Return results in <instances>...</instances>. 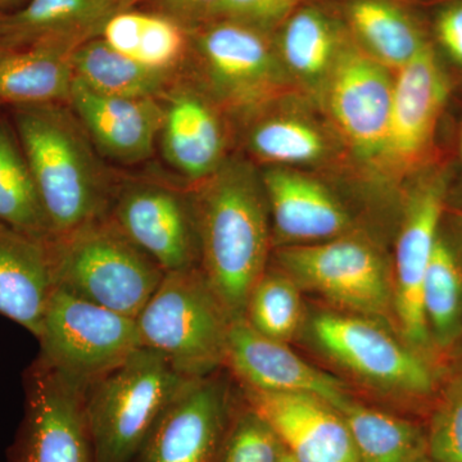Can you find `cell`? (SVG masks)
Returning a JSON list of instances; mask_svg holds the SVG:
<instances>
[{
    "label": "cell",
    "mask_w": 462,
    "mask_h": 462,
    "mask_svg": "<svg viewBox=\"0 0 462 462\" xmlns=\"http://www.w3.org/2000/svg\"><path fill=\"white\" fill-rule=\"evenodd\" d=\"M72 69L76 79L106 96L162 99L175 87V72L136 62L100 36L74 51Z\"/></svg>",
    "instance_id": "25"
},
{
    "label": "cell",
    "mask_w": 462,
    "mask_h": 462,
    "mask_svg": "<svg viewBox=\"0 0 462 462\" xmlns=\"http://www.w3.org/2000/svg\"><path fill=\"white\" fill-rule=\"evenodd\" d=\"M21 0H0V9L7 8L9 5H16Z\"/></svg>",
    "instance_id": "39"
},
{
    "label": "cell",
    "mask_w": 462,
    "mask_h": 462,
    "mask_svg": "<svg viewBox=\"0 0 462 462\" xmlns=\"http://www.w3.org/2000/svg\"><path fill=\"white\" fill-rule=\"evenodd\" d=\"M75 51L63 45L0 51V105L69 103Z\"/></svg>",
    "instance_id": "23"
},
{
    "label": "cell",
    "mask_w": 462,
    "mask_h": 462,
    "mask_svg": "<svg viewBox=\"0 0 462 462\" xmlns=\"http://www.w3.org/2000/svg\"><path fill=\"white\" fill-rule=\"evenodd\" d=\"M12 124L50 221L51 238L109 214L115 191L71 108L63 103L14 106Z\"/></svg>",
    "instance_id": "1"
},
{
    "label": "cell",
    "mask_w": 462,
    "mask_h": 462,
    "mask_svg": "<svg viewBox=\"0 0 462 462\" xmlns=\"http://www.w3.org/2000/svg\"><path fill=\"white\" fill-rule=\"evenodd\" d=\"M339 413L361 462H415L427 455V431L415 422L352 400Z\"/></svg>",
    "instance_id": "27"
},
{
    "label": "cell",
    "mask_w": 462,
    "mask_h": 462,
    "mask_svg": "<svg viewBox=\"0 0 462 462\" xmlns=\"http://www.w3.org/2000/svg\"><path fill=\"white\" fill-rule=\"evenodd\" d=\"M23 384L25 410L8 462H96L85 412L87 385L38 358Z\"/></svg>",
    "instance_id": "7"
},
{
    "label": "cell",
    "mask_w": 462,
    "mask_h": 462,
    "mask_svg": "<svg viewBox=\"0 0 462 462\" xmlns=\"http://www.w3.org/2000/svg\"><path fill=\"white\" fill-rule=\"evenodd\" d=\"M302 0H217L209 21L227 20L269 32L282 25Z\"/></svg>",
    "instance_id": "35"
},
{
    "label": "cell",
    "mask_w": 462,
    "mask_h": 462,
    "mask_svg": "<svg viewBox=\"0 0 462 462\" xmlns=\"http://www.w3.org/2000/svg\"><path fill=\"white\" fill-rule=\"evenodd\" d=\"M191 379L141 346L87 388L85 412L96 462H132L176 394Z\"/></svg>",
    "instance_id": "4"
},
{
    "label": "cell",
    "mask_w": 462,
    "mask_h": 462,
    "mask_svg": "<svg viewBox=\"0 0 462 462\" xmlns=\"http://www.w3.org/2000/svg\"><path fill=\"white\" fill-rule=\"evenodd\" d=\"M56 287L136 320L165 273L109 216L50 240Z\"/></svg>",
    "instance_id": "3"
},
{
    "label": "cell",
    "mask_w": 462,
    "mask_h": 462,
    "mask_svg": "<svg viewBox=\"0 0 462 462\" xmlns=\"http://www.w3.org/2000/svg\"><path fill=\"white\" fill-rule=\"evenodd\" d=\"M56 288L50 240L0 223V315L36 338Z\"/></svg>",
    "instance_id": "19"
},
{
    "label": "cell",
    "mask_w": 462,
    "mask_h": 462,
    "mask_svg": "<svg viewBox=\"0 0 462 462\" xmlns=\"http://www.w3.org/2000/svg\"><path fill=\"white\" fill-rule=\"evenodd\" d=\"M243 318L261 336L287 343L302 320L296 282L282 273H263L249 294Z\"/></svg>",
    "instance_id": "31"
},
{
    "label": "cell",
    "mask_w": 462,
    "mask_h": 462,
    "mask_svg": "<svg viewBox=\"0 0 462 462\" xmlns=\"http://www.w3.org/2000/svg\"><path fill=\"white\" fill-rule=\"evenodd\" d=\"M415 462H431L430 460V457H428V455L422 456V457L419 458V460H416Z\"/></svg>",
    "instance_id": "40"
},
{
    "label": "cell",
    "mask_w": 462,
    "mask_h": 462,
    "mask_svg": "<svg viewBox=\"0 0 462 462\" xmlns=\"http://www.w3.org/2000/svg\"><path fill=\"white\" fill-rule=\"evenodd\" d=\"M245 398L298 462H361L345 419L320 398L248 388Z\"/></svg>",
    "instance_id": "13"
},
{
    "label": "cell",
    "mask_w": 462,
    "mask_h": 462,
    "mask_svg": "<svg viewBox=\"0 0 462 462\" xmlns=\"http://www.w3.org/2000/svg\"><path fill=\"white\" fill-rule=\"evenodd\" d=\"M215 173L193 205L200 270L233 320L245 316L249 294L264 273L266 208L248 167H218Z\"/></svg>",
    "instance_id": "2"
},
{
    "label": "cell",
    "mask_w": 462,
    "mask_h": 462,
    "mask_svg": "<svg viewBox=\"0 0 462 462\" xmlns=\"http://www.w3.org/2000/svg\"><path fill=\"white\" fill-rule=\"evenodd\" d=\"M36 339L39 361L87 387L142 346L136 320L62 288L51 294Z\"/></svg>",
    "instance_id": "6"
},
{
    "label": "cell",
    "mask_w": 462,
    "mask_h": 462,
    "mask_svg": "<svg viewBox=\"0 0 462 462\" xmlns=\"http://www.w3.org/2000/svg\"><path fill=\"white\" fill-rule=\"evenodd\" d=\"M281 462H298L296 458L291 457V455L288 454L287 449L282 447V454Z\"/></svg>",
    "instance_id": "38"
},
{
    "label": "cell",
    "mask_w": 462,
    "mask_h": 462,
    "mask_svg": "<svg viewBox=\"0 0 462 462\" xmlns=\"http://www.w3.org/2000/svg\"><path fill=\"white\" fill-rule=\"evenodd\" d=\"M0 51H2V50H0Z\"/></svg>",
    "instance_id": "45"
},
{
    "label": "cell",
    "mask_w": 462,
    "mask_h": 462,
    "mask_svg": "<svg viewBox=\"0 0 462 462\" xmlns=\"http://www.w3.org/2000/svg\"><path fill=\"white\" fill-rule=\"evenodd\" d=\"M436 32L447 53L462 65V2L452 3L440 11Z\"/></svg>",
    "instance_id": "37"
},
{
    "label": "cell",
    "mask_w": 462,
    "mask_h": 462,
    "mask_svg": "<svg viewBox=\"0 0 462 462\" xmlns=\"http://www.w3.org/2000/svg\"><path fill=\"white\" fill-rule=\"evenodd\" d=\"M230 321L199 267L165 273L136 318L142 346L188 379L205 378L224 365Z\"/></svg>",
    "instance_id": "5"
},
{
    "label": "cell",
    "mask_w": 462,
    "mask_h": 462,
    "mask_svg": "<svg viewBox=\"0 0 462 462\" xmlns=\"http://www.w3.org/2000/svg\"><path fill=\"white\" fill-rule=\"evenodd\" d=\"M154 12L171 18L191 32L208 23L217 0H149Z\"/></svg>",
    "instance_id": "36"
},
{
    "label": "cell",
    "mask_w": 462,
    "mask_h": 462,
    "mask_svg": "<svg viewBox=\"0 0 462 462\" xmlns=\"http://www.w3.org/2000/svg\"><path fill=\"white\" fill-rule=\"evenodd\" d=\"M249 145L257 156L281 163L311 162L324 152L320 134L291 118H273L258 124L249 135Z\"/></svg>",
    "instance_id": "32"
},
{
    "label": "cell",
    "mask_w": 462,
    "mask_h": 462,
    "mask_svg": "<svg viewBox=\"0 0 462 462\" xmlns=\"http://www.w3.org/2000/svg\"><path fill=\"white\" fill-rule=\"evenodd\" d=\"M346 17L365 47L396 69L411 62L428 45L412 18L389 0H352Z\"/></svg>",
    "instance_id": "28"
},
{
    "label": "cell",
    "mask_w": 462,
    "mask_h": 462,
    "mask_svg": "<svg viewBox=\"0 0 462 462\" xmlns=\"http://www.w3.org/2000/svg\"><path fill=\"white\" fill-rule=\"evenodd\" d=\"M120 2H123V3H124V5H126V7H127V8H132V7H130V5H127L126 0H120Z\"/></svg>",
    "instance_id": "43"
},
{
    "label": "cell",
    "mask_w": 462,
    "mask_h": 462,
    "mask_svg": "<svg viewBox=\"0 0 462 462\" xmlns=\"http://www.w3.org/2000/svg\"><path fill=\"white\" fill-rule=\"evenodd\" d=\"M100 38L136 62L173 72L190 48V33L180 23L158 12L132 8L116 12Z\"/></svg>",
    "instance_id": "24"
},
{
    "label": "cell",
    "mask_w": 462,
    "mask_h": 462,
    "mask_svg": "<svg viewBox=\"0 0 462 462\" xmlns=\"http://www.w3.org/2000/svg\"><path fill=\"white\" fill-rule=\"evenodd\" d=\"M461 153H462V135H461Z\"/></svg>",
    "instance_id": "44"
},
{
    "label": "cell",
    "mask_w": 462,
    "mask_h": 462,
    "mask_svg": "<svg viewBox=\"0 0 462 462\" xmlns=\"http://www.w3.org/2000/svg\"><path fill=\"white\" fill-rule=\"evenodd\" d=\"M189 33L212 85L225 99L248 102L272 81L275 57L266 32L234 21L214 20Z\"/></svg>",
    "instance_id": "17"
},
{
    "label": "cell",
    "mask_w": 462,
    "mask_h": 462,
    "mask_svg": "<svg viewBox=\"0 0 462 462\" xmlns=\"http://www.w3.org/2000/svg\"><path fill=\"white\" fill-rule=\"evenodd\" d=\"M442 182H431L413 197L396 249L393 307L404 338L420 351L430 345L422 311V282L430 263L443 212Z\"/></svg>",
    "instance_id": "15"
},
{
    "label": "cell",
    "mask_w": 462,
    "mask_h": 462,
    "mask_svg": "<svg viewBox=\"0 0 462 462\" xmlns=\"http://www.w3.org/2000/svg\"><path fill=\"white\" fill-rule=\"evenodd\" d=\"M461 342H462V337H461L460 340H458L457 343H461ZM457 373L462 374V349H461V356H460V366H458Z\"/></svg>",
    "instance_id": "41"
},
{
    "label": "cell",
    "mask_w": 462,
    "mask_h": 462,
    "mask_svg": "<svg viewBox=\"0 0 462 462\" xmlns=\"http://www.w3.org/2000/svg\"><path fill=\"white\" fill-rule=\"evenodd\" d=\"M160 139L169 165L190 180L220 167L224 135L214 109L199 94L173 87L165 96Z\"/></svg>",
    "instance_id": "21"
},
{
    "label": "cell",
    "mask_w": 462,
    "mask_h": 462,
    "mask_svg": "<svg viewBox=\"0 0 462 462\" xmlns=\"http://www.w3.org/2000/svg\"><path fill=\"white\" fill-rule=\"evenodd\" d=\"M421 300L431 342L440 349L457 345L462 337V264L440 236L425 273Z\"/></svg>",
    "instance_id": "29"
},
{
    "label": "cell",
    "mask_w": 462,
    "mask_h": 462,
    "mask_svg": "<svg viewBox=\"0 0 462 462\" xmlns=\"http://www.w3.org/2000/svg\"><path fill=\"white\" fill-rule=\"evenodd\" d=\"M126 8L120 0H26L16 11L0 12V50L39 45L78 50L99 38L109 18Z\"/></svg>",
    "instance_id": "18"
},
{
    "label": "cell",
    "mask_w": 462,
    "mask_h": 462,
    "mask_svg": "<svg viewBox=\"0 0 462 462\" xmlns=\"http://www.w3.org/2000/svg\"><path fill=\"white\" fill-rule=\"evenodd\" d=\"M282 445L272 428L245 406L230 416L217 462H281Z\"/></svg>",
    "instance_id": "34"
},
{
    "label": "cell",
    "mask_w": 462,
    "mask_h": 462,
    "mask_svg": "<svg viewBox=\"0 0 462 462\" xmlns=\"http://www.w3.org/2000/svg\"><path fill=\"white\" fill-rule=\"evenodd\" d=\"M263 184L276 230L285 239L330 240L346 230L345 209L318 181L272 170L264 175Z\"/></svg>",
    "instance_id": "22"
},
{
    "label": "cell",
    "mask_w": 462,
    "mask_h": 462,
    "mask_svg": "<svg viewBox=\"0 0 462 462\" xmlns=\"http://www.w3.org/2000/svg\"><path fill=\"white\" fill-rule=\"evenodd\" d=\"M447 81L430 45L393 81L387 153L411 161L424 151L447 97Z\"/></svg>",
    "instance_id": "20"
},
{
    "label": "cell",
    "mask_w": 462,
    "mask_h": 462,
    "mask_svg": "<svg viewBox=\"0 0 462 462\" xmlns=\"http://www.w3.org/2000/svg\"><path fill=\"white\" fill-rule=\"evenodd\" d=\"M312 336L325 354L369 384L413 400L436 392L430 363L374 321L328 312L312 321Z\"/></svg>",
    "instance_id": "8"
},
{
    "label": "cell",
    "mask_w": 462,
    "mask_h": 462,
    "mask_svg": "<svg viewBox=\"0 0 462 462\" xmlns=\"http://www.w3.org/2000/svg\"><path fill=\"white\" fill-rule=\"evenodd\" d=\"M331 114L360 154L374 157L387 151L393 81L375 60L357 51L339 58L331 79Z\"/></svg>",
    "instance_id": "16"
},
{
    "label": "cell",
    "mask_w": 462,
    "mask_h": 462,
    "mask_svg": "<svg viewBox=\"0 0 462 462\" xmlns=\"http://www.w3.org/2000/svg\"><path fill=\"white\" fill-rule=\"evenodd\" d=\"M225 364L245 388L309 394L320 398L338 411L351 401L338 380L307 364L287 343L261 336L245 318L230 321Z\"/></svg>",
    "instance_id": "12"
},
{
    "label": "cell",
    "mask_w": 462,
    "mask_h": 462,
    "mask_svg": "<svg viewBox=\"0 0 462 462\" xmlns=\"http://www.w3.org/2000/svg\"><path fill=\"white\" fill-rule=\"evenodd\" d=\"M425 431L431 462H462V374L449 376L437 394Z\"/></svg>",
    "instance_id": "33"
},
{
    "label": "cell",
    "mask_w": 462,
    "mask_h": 462,
    "mask_svg": "<svg viewBox=\"0 0 462 462\" xmlns=\"http://www.w3.org/2000/svg\"><path fill=\"white\" fill-rule=\"evenodd\" d=\"M281 51L298 74L316 78L329 67L337 50L333 23L318 7L294 11L282 23Z\"/></svg>",
    "instance_id": "30"
},
{
    "label": "cell",
    "mask_w": 462,
    "mask_h": 462,
    "mask_svg": "<svg viewBox=\"0 0 462 462\" xmlns=\"http://www.w3.org/2000/svg\"><path fill=\"white\" fill-rule=\"evenodd\" d=\"M0 223L33 238L51 230L14 124L0 116Z\"/></svg>",
    "instance_id": "26"
},
{
    "label": "cell",
    "mask_w": 462,
    "mask_h": 462,
    "mask_svg": "<svg viewBox=\"0 0 462 462\" xmlns=\"http://www.w3.org/2000/svg\"><path fill=\"white\" fill-rule=\"evenodd\" d=\"M67 105L102 156L134 165L153 153L165 118L161 99L106 96L75 78Z\"/></svg>",
    "instance_id": "14"
},
{
    "label": "cell",
    "mask_w": 462,
    "mask_h": 462,
    "mask_svg": "<svg viewBox=\"0 0 462 462\" xmlns=\"http://www.w3.org/2000/svg\"><path fill=\"white\" fill-rule=\"evenodd\" d=\"M108 216L163 273L196 269L200 260L196 212L175 188L132 182L115 193Z\"/></svg>",
    "instance_id": "10"
},
{
    "label": "cell",
    "mask_w": 462,
    "mask_h": 462,
    "mask_svg": "<svg viewBox=\"0 0 462 462\" xmlns=\"http://www.w3.org/2000/svg\"><path fill=\"white\" fill-rule=\"evenodd\" d=\"M281 261L297 282L357 314L383 316L393 303L382 260L360 240L330 239L288 248Z\"/></svg>",
    "instance_id": "9"
},
{
    "label": "cell",
    "mask_w": 462,
    "mask_h": 462,
    "mask_svg": "<svg viewBox=\"0 0 462 462\" xmlns=\"http://www.w3.org/2000/svg\"><path fill=\"white\" fill-rule=\"evenodd\" d=\"M226 388L191 379L158 419L132 462H217L230 421Z\"/></svg>",
    "instance_id": "11"
},
{
    "label": "cell",
    "mask_w": 462,
    "mask_h": 462,
    "mask_svg": "<svg viewBox=\"0 0 462 462\" xmlns=\"http://www.w3.org/2000/svg\"><path fill=\"white\" fill-rule=\"evenodd\" d=\"M127 5H130V7H133L134 3L138 2V0H126Z\"/></svg>",
    "instance_id": "42"
}]
</instances>
